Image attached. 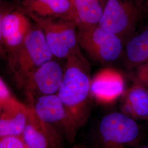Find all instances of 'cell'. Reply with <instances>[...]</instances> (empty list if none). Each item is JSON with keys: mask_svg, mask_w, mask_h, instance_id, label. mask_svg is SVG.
Segmentation results:
<instances>
[{"mask_svg": "<svg viewBox=\"0 0 148 148\" xmlns=\"http://www.w3.org/2000/svg\"><path fill=\"white\" fill-rule=\"evenodd\" d=\"M89 64L85 58L72 54L66 58L62 84L57 95L67 115L65 138L74 143L79 128L87 120L90 111L91 80Z\"/></svg>", "mask_w": 148, "mask_h": 148, "instance_id": "1", "label": "cell"}, {"mask_svg": "<svg viewBox=\"0 0 148 148\" xmlns=\"http://www.w3.org/2000/svg\"><path fill=\"white\" fill-rule=\"evenodd\" d=\"M53 56L43 32L35 23L20 47L8 54V65L16 84L19 85Z\"/></svg>", "mask_w": 148, "mask_h": 148, "instance_id": "2", "label": "cell"}, {"mask_svg": "<svg viewBox=\"0 0 148 148\" xmlns=\"http://www.w3.org/2000/svg\"><path fill=\"white\" fill-rule=\"evenodd\" d=\"M142 136L141 127L122 112H113L101 119L96 132L98 148H127L135 145Z\"/></svg>", "mask_w": 148, "mask_h": 148, "instance_id": "3", "label": "cell"}, {"mask_svg": "<svg viewBox=\"0 0 148 148\" xmlns=\"http://www.w3.org/2000/svg\"><path fill=\"white\" fill-rule=\"evenodd\" d=\"M77 27L79 47L94 61L110 63L123 56L125 42L116 35L103 29L99 24Z\"/></svg>", "mask_w": 148, "mask_h": 148, "instance_id": "4", "label": "cell"}, {"mask_svg": "<svg viewBox=\"0 0 148 148\" xmlns=\"http://www.w3.org/2000/svg\"><path fill=\"white\" fill-rule=\"evenodd\" d=\"M42 29L54 56L67 58L72 54L85 58L81 52L77 37V24L66 18H32Z\"/></svg>", "mask_w": 148, "mask_h": 148, "instance_id": "5", "label": "cell"}, {"mask_svg": "<svg viewBox=\"0 0 148 148\" xmlns=\"http://www.w3.org/2000/svg\"><path fill=\"white\" fill-rule=\"evenodd\" d=\"M140 10L132 0H108L99 25L125 42L134 34Z\"/></svg>", "mask_w": 148, "mask_h": 148, "instance_id": "6", "label": "cell"}, {"mask_svg": "<svg viewBox=\"0 0 148 148\" xmlns=\"http://www.w3.org/2000/svg\"><path fill=\"white\" fill-rule=\"evenodd\" d=\"M64 69L52 59L44 64L18 86L24 90L29 102L38 97L57 93L63 77Z\"/></svg>", "mask_w": 148, "mask_h": 148, "instance_id": "7", "label": "cell"}, {"mask_svg": "<svg viewBox=\"0 0 148 148\" xmlns=\"http://www.w3.org/2000/svg\"><path fill=\"white\" fill-rule=\"evenodd\" d=\"M27 16L21 10L1 14V43L8 54L20 47L30 32L32 24Z\"/></svg>", "mask_w": 148, "mask_h": 148, "instance_id": "8", "label": "cell"}, {"mask_svg": "<svg viewBox=\"0 0 148 148\" xmlns=\"http://www.w3.org/2000/svg\"><path fill=\"white\" fill-rule=\"evenodd\" d=\"M28 105L32 106L41 121L56 127L65 137L67 115L63 103L57 93L38 97Z\"/></svg>", "mask_w": 148, "mask_h": 148, "instance_id": "9", "label": "cell"}, {"mask_svg": "<svg viewBox=\"0 0 148 148\" xmlns=\"http://www.w3.org/2000/svg\"><path fill=\"white\" fill-rule=\"evenodd\" d=\"M124 90V79L121 74L114 69H103L91 80L92 96L101 103L108 104L115 101Z\"/></svg>", "mask_w": 148, "mask_h": 148, "instance_id": "10", "label": "cell"}, {"mask_svg": "<svg viewBox=\"0 0 148 148\" xmlns=\"http://www.w3.org/2000/svg\"><path fill=\"white\" fill-rule=\"evenodd\" d=\"M21 11L31 18H62L76 23L73 0H24Z\"/></svg>", "mask_w": 148, "mask_h": 148, "instance_id": "11", "label": "cell"}, {"mask_svg": "<svg viewBox=\"0 0 148 148\" xmlns=\"http://www.w3.org/2000/svg\"><path fill=\"white\" fill-rule=\"evenodd\" d=\"M121 112L135 120L148 119V90L147 87L134 82L124 95Z\"/></svg>", "mask_w": 148, "mask_h": 148, "instance_id": "12", "label": "cell"}, {"mask_svg": "<svg viewBox=\"0 0 148 148\" xmlns=\"http://www.w3.org/2000/svg\"><path fill=\"white\" fill-rule=\"evenodd\" d=\"M123 57L129 69L136 68L148 60V27L134 34L125 43Z\"/></svg>", "mask_w": 148, "mask_h": 148, "instance_id": "13", "label": "cell"}, {"mask_svg": "<svg viewBox=\"0 0 148 148\" xmlns=\"http://www.w3.org/2000/svg\"><path fill=\"white\" fill-rule=\"evenodd\" d=\"M30 108H24L11 111H1L0 138L21 136L29 119Z\"/></svg>", "mask_w": 148, "mask_h": 148, "instance_id": "14", "label": "cell"}, {"mask_svg": "<svg viewBox=\"0 0 148 148\" xmlns=\"http://www.w3.org/2000/svg\"><path fill=\"white\" fill-rule=\"evenodd\" d=\"M100 0H73L77 27H89L99 24L103 8Z\"/></svg>", "mask_w": 148, "mask_h": 148, "instance_id": "15", "label": "cell"}, {"mask_svg": "<svg viewBox=\"0 0 148 148\" xmlns=\"http://www.w3.org/2000/svg\"><path fill=\"white\" fill-rule=\"evenodd\" d=\"M28 106L29 119L21 138L27 148H49L47 138L38 125L32 107Z\"/></svg>", "mask_w": 148, "mask_h": 148, "instance_id": "16", "label": "cell"}, {"mask_svg": "<svg viewBox=\"0 0 148 148\" xmlns=\"http://www.w3.org/2000/svg\"><path fill=\"white\" fill-rule=\"evenodd\" d=\"M26 105L16 99L12 95L2 77L0 79V108L1 111H11L24 108Z\"/></svg>", "mask_w": 148, "mask_h": 148, "instance_id": "17", "label": "cell"}, {"mask_svg": "<svg viewBox=\"0 0 148 148\" xmlns=\"http://www.w3.org/2000/svg\"><path fill=\"white\" fill-rule=\"evenodd\" d=\"M0 148H27L21 136L0 138Z\"/></svg>", "mask_w": 148, "mask_h": 148, "instance_id": "18", "label": "cell"}, {"mask_svg": "<svg viewBox=\"0 0 148 148\" xmlns=\"http://www.w3.org/2000/svg\"><path fill=\"white\" fill-rule=\"evenodd\" d=\"M134 82L144 86H148V60L136 68L134 75Z\"/></svg>", "mask_w": 148, "mask_h": 148, "instance_id": "19", "label": "cell"}, {"mask_svg": "<svg viewBox=\"0 0 148 148\" xmlns=\"http://www.w3.org/2000/svg\"><path fill=\"white\" fill-rule=\"evenodd\" d=\"M73 148H87L85 145H82V144H76L75 145Z\"/></svg>", "mask_w": 148, "mask_h": 148, "instance_id": "20", "label": "cell"}, {"mask_svg": "<svg viewBox=\"0 0 148 148\" xmlns=\"http://www.w3.org/2000/svg\"><path fill=\"white\" fill-rule=\"evenodd\" d=\"M144 2L145 8L147 10V11H148V0H144Z\"/></svg>", "mask_w": 148, "mask_h": 148, "instance_id": "21", "label": "cell"}, {"mask_svg": "<svg viewBox=\"0 0 148 148\" xmlns=\"http://www.w3.org/2000/svg\"><path fill=\"white\" fill-rule=\"evenodd\" d=\"M134 148H148V145H141V146H138L137 147H135Z\"/></svg>", "mask_w": 148, "mask_h": 148, "instance_id": "22", "label": "cell"}]
</instances>
